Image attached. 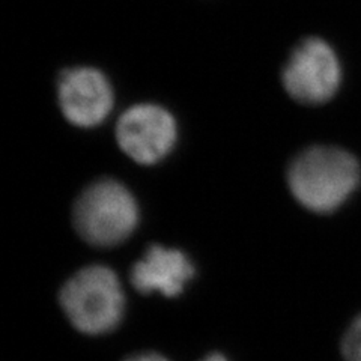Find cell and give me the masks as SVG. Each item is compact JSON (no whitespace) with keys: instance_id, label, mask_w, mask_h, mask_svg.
Wrapping results in <instances>:
<instances>
[{"instance_id":"277c9868","label":"cell","mask_w":361,"mask_h":361,"mask_svg":"<svg viewBox=\"0 0 361 361\" xmlns=\"http://www.w3.org/2000/svg\"><path fill=\"white\" fill-rule=\"evenodd\" d=\"M342 82V68L331 45L318 37L302 39L281 70L288 95L300 104L318 106L330 101Z\"/></svg>"},{"instance_id":"7a4b0ae2","label":"cell","mask_w":361,"mask_h":361,"mask_svg":"<svg viewBox=\"0 0 361 361\" xmlns=\"http://www.w3.org/2000/svg\"><path fill=\"white\" fill-rule=\"evenodd\" d=\"M59 304L74 329L87 336H104L116 330L126 314V293L115 271L89 265L68 279Z\"/></svg>"},{"instance_id":"5b68a950","label":"cell","mask_w":361,"mask_h":361,"mask_svg":"<svg viewBox=\"0 0 361 361\" xmlns=\"http://www.w3.org/2000/svg\"><path fill=\"white\" fill-rule=\"evenodd\" d=\"M115 134L119 148L133 161L154 166L171 155L176 146L178 123L167 109L142 103L122 113Z\"/></svg>"},{"instance_id":"6da1fadb","label":"cell","mask_w":361,"mask_h":361,"mask_svg":"<svg viewBox=\"0 0 361 361\" xmlns=\"http://www.w3.org/2000/svg\"><path fill=\"white\" fill-rule=\"evenodd\" d=\"M288 187L306 209L316 214L337 211L361 183L357 158L337 146H310L288 167Z\"/></svg>"},{"instance_id":"52a82bcc","label":"cell","mask_w":361,"mask_h":361,"mask_svg":"<svg viewBox=\"0 0 361 361\" xmlns=\"http://www.w3.org/2000/svg\"><path fill=\"white\" fill-rule=\"evenodd\" d=\"M195 276V262L185 252L152 244L131 267L130 277L135 290L143 295L158 292L167 298H176Z\"/></svg>"},{"instance_id":"30bf717a","label":"cell","mask_w":361,"mask_h":361,"mask_svg":"<svg viewBox=\"0 0 361 361\" xmlns=\"http://www.w3.org/2000/svg\"><path fill=\"white\" fill-rule=\"evenodd\" d=\"M200 361H229V358L220 353H211L207 357H203Z\"/></svg>"},{"instance_id":"ba28073f","label":"cell","mask_w":361,"mask_h":361,"mask_svg":"<svg viewBox=\"0 0 361 361\" xmlns=\"http://www.w3.org/2000/svg\"><path fill=\"white\" fill-rule=\"evenodd\" d=\"M345 361H361V314L353 321L342 338Z\"/></svg>"},{"instance_id":"8992f818","label":"cell","mask_w":361,"mask_h":361,"mask_svg":"<svg viewBox=\"0 0 361 361\" xmlns=\"http://www.w3.org/2000/svg\"><path fill=\"white\" fill-rule=\"evenodd\" d=\"M58 101L63 118L78 128L103 123L115 104V92L107 75L92 66H74L61 71Z\"/></svg>"},{"instance_id":"3957f363","label":"cell","mask_w":361,"mask_h":361,"mask_svg":"<svg viewBox=\"0 0 361 361\" xmlns=\"http://www.w3.org/2000/svg\"><path fill=\"white\" fill-rule=\"evenodd\" d=\"M140 221L139 203L126 184L113 178L90 183L74 202L73 223L77 233L94 247L126 243Z\"/></svg>"},{"instance_id":"9c48e42d","label":"cell","mask_w":361,"mask_h":361,"mask_svg":"<svg viewBox=\"0 0 361 361\" xmlns=\"http://www.w3.org/2000/svg\"><path fill=\"white\" fill-rule=\"evenodd\" d=\"M123 361H171V360L158 353H140V354H134Z\"/></svg>"}]
</instances>
